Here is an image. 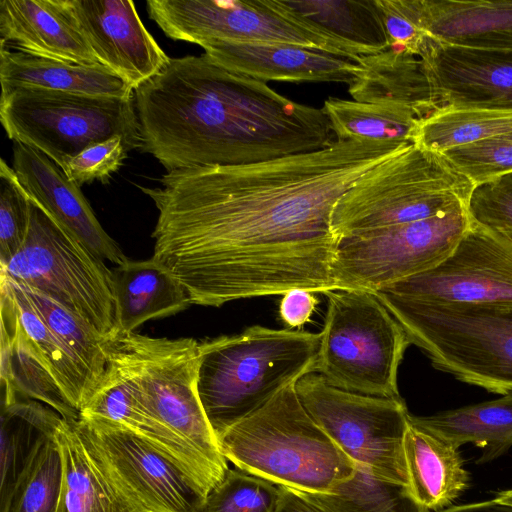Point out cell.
I'll return each instance as SVG.
<instances>
[{
  "label": "cell",
  "instance_id": "cell-17",
  "mask_svg": "<svg viewBox=\"0 0 512 512\" xmlns=\"http://www.w3.org/2000/svg\"><path fill=\"white\" fill-rule=\"evenodd\" d=\"M80 417L102 419L126 428L172 461L206 496L226 474L146 409L117 348L109 350L105 372Z\"/></svg>",
  "mask_w": 512,
  "mask_h": 512
},
{
  "label": "cell",
  "instance_id": "cell-12",
  "mask_svg": "<svg viewBox=\"0 0 512 512\" xmlns=\"http://www.w3.org/2000/svg\"><path fill=\"white\" fill-rule=\"evenodd\" d=\"M471 224L467 206L431 218L339 239L335 290L377 293L443 261Z\"/></svg>",
  "mask_w": 512,
  "mask_h": 512
},
{
  "label": "cell",
  "instance_id": "cell-46",
  "mask_svg": "<svg viewBox=\"0 0 512 512\" xmlns=\"http://www.w3.org/2000/svg\"><path fill=\"white\" fill-rule=\"evenodd\" d=\"M281 487V499L276 512H318L292 489Z\"/></svg>",
  "mask_w": 512,
  "mask_h": 512
},
{
  "label": "cell",
  "instance_id": "cell-14",
  "mask_svg": "<svg viewBox=\"0 0 512 512\" xmlns=\"http://www.w3.org/2000/svg\"><path fill=\"white\" fill-rule=\"evenodd\" d=\"M105 475L145 512H200L206 495L172 461L126 428L97 418L75 421Z\"/></svg>",
  "mask_w": 512,
  "mask_h": 512
},
{
  "label": "cell",
  "instance_id": "cell-39",
  "mask_svg": "<svg viewBox=\"0 0 512 512\" xmlns=\"http://www.w3.org/2000/svg\"><path fill=\"white\" fill-rule=\"evenodd\" d=\"M441 154L475 186L512 173V132L453 147Z\"/></svg>",
  "mask_w": 512,
  "mask_h": 512
},
{
  "label": "cell",
  "instance_id": "cell-27",
  "mask_svg": "<svg viewBox=\"0 0 512 512\" xmlns=\"http://www.w3.org/2000/svg\"><path fill=\"white\" fill-rule=\"evenodd\" d=\"M288 17L330 37L357 56H368L389 46L375 0H271Z\"/></svg>",
  "mask_w": 512,
  "mask_h": 512
},
{
  "label": "cell",
  "instance_id": "cell-3",
  "mask_svg": "<svg viewBox=\"0 0 512 512\" xmlns=\"http://www.w3.org/2000/svg\"><path fill=\"white\" fill-rule=\"evenodd\" d=\"M321 332L260 325L199 342L197 391L218 440L285 388L316 372Z\"/></svg>",
  "mask_w": 512,
  "mask_h": 512
},
{
  "label": "cell",
  "instance_id": "cell-4",
  "mask_svg": "<svg viewBox=\"0 0 512 512\" xmlns=\"http://www.w3.org/2000/svg\"><path fill=\"white\" fill-rule=\"evenodd\" d=\"M234 466L276 485L329 493L356 463L313 420L291 385L218 438Z\"/></svg>",
  "mask_w": 512,
  "mask_h": 512
},
{
  "label": "cell",
  "instance_id": "cell-43",
  "mask_svg": "<svg viewBox=\"0 0 512 512\" xmlns=\"http://www.w3.org/2000/svg\"><path fill=\"white\" fill-rule=\"evenodd\" d=\"M386 30L388 48L420 54L426 35L419 27L418 0H375Z\"/></svg>",
  "mask_w": 512,
  "mask_h": 512
},
{
  "label": "cell",
  "instance_id": "cell-30",
  "mask_svg": "<svg viewBox=\"0 0 512 512\" xmlns=\"http://www.w3.org/2000/svg\"><path fill=\"white\" fill-rule=\"evenodd\" d=\"M410 421L452 446L472 443L482 449L478 463L490 462L512 446V394Z\"/></svg>",
  "mask_w": 512,
  "mask_h": 512
},
{
  "label": "cell",
  "instance_id": "cell-19",
  "mask_svg": "<svg viewBox=\"0 0 512 512\" xmlns=\"http://www.w3.org/2000/svg\"><path fill=\"white\" fill-rule=\"evenodd\" d=\"M12 168L29 197L94 255L115 266L128 260L99 223L80 186L45 154L14 142Z\"/></svg>",
  "mask_w": 512,
  "mask_h": 512
},
{
  "label": "cell",
  "instance_id": "cell-18",
  "mask_svg": "<svg viewBox=\"0 0 512 512\" xmlns=\"http://www.w3.org/2000/svg\"><path fill=\"white\" fill-rule=\"evenodd\" d=\"M419 56L439 110H512V51L425 37Z\"/></svg>",
  "mask_w": 512,
  "mask_h": 512
},
{
  "label": "cell",
  "instance_id": "cell-29",
  "mask_svg": "<svg viewBox=\"0 0 512 512\" xmlns=\"http://www.w3.org/2000/svg\"><path fill=\"white\" fill-rule=\"evenodd\" d=\"M75 421L63 419L55 435L63 462L57 512H145L101 470L87 450Z\"/></svg>",
  "mask_w": 512,
  "mask_h": 512
},
{
  "label": "cell",
  "instance_id": "cell-31",
  "mask_svg": "<svg viewBox=\"0 0 512 512\" xmlns=\"http://www.w3.org/2000/svg\"><path fill=\"white\" fill-rule=\"evenodd\" d=\"M0 293L8 299L27 338L49 368L70 403L80 412L97 382L89 370L48 328L18 285L0 274Z\"/></svg>",
  "mask_w": 512,
  "mask_h": 512
},
{
  "label": "cell",
  "instance_id": "cell-5",
  "mask_svg": "<svg viewBox=\"0 0 512 512\" xmlns=\"http://www.w3.org/2000/svg\"><path fill=\"white\" fill-rule=\"evenodd\" d=\"M375 294L435 369L491 393L512 394V305Z\"/></svg>",
  "mask_w": 512,
  "mask_h": 512
},
{
  "label": "cell",
  "instance_id": "cell-26",
  "mask_svg": "<svg viewBox=\"0 0 512 512\" xmlns=\"http://www.w3.org/2000/svg\"><path fill=\"white\" fill-rule=\"evenodd\" d=\"M403 452L412 496L425 508L440 511L469 486V473L458 448L410 421Z\"/></svg>",
  "mask_w": 512,
  "mask_h": 512
},
{
  "label": "cell",
  "instance_id": "cell-35",
  "mask_svg": "<svg viewBox=\"0 0 512 512\" xmlns=\"http://www.w3.org/2000/svg\"><path fill=\"white\" fill-rule=\"evenodd\" d=\"M512 132V110L445 109L422 120L413 144L441 153Z\"/></svg>",
  "mask_w": 512,
  "mask_h": 512
},
{
  "label": "cell",
  "instance_id": "cell-1",
  "mask_svg": "<svg viewBox=\"0 0 512 512\" xmlns=\"http://www.w3.org/2000/svg\"><path fill=\"white\" fill-rule=\"evenodd\" d=\"M411 143L338 140L317 151L164 174L139 187L154 203L152 258L191 304L220 307L292 289L334 291L338 199Z\"/></svg>",
  "mask_w": 512,
  "mask_h": 512
},
{
  "label": "cell",
  "instance_id": "cell-32",
  "mask_svg": "<svg viewBox=\"0 0 512 512\" xmlns=\"http://www.w3.org/2000/svg\"><path fill=\"white\" fill-rule=\"evenodd\" d=\"M49 406L24 397L1 405L0 498L12 488L39 443L55 436L62 420Z\"/></svg>",
  "mask_w": 512,
  "mask_h": 512
},
{
  "label": "cell",
  "instance_id": "cell-22",
  "mask_svg": "<svg viewBox=\"0 0 512 512\" xmlns=\"http://www.w3.org/2000/svg\"><path fill=\"white\" fill-rule=\"evenodd\" d=\"M419 27L440 42L512 51V0H418Z\"/></svg>",
  "mask_w": 512,
  "mask_h": 512
},
{
  "label": "cell",
  "instance_id": "cell-34",
  "mask_svg": "<svg viewBox=\"0 0 512 512\" xmlns=\"http://www.w3.org/2000/svg\"><path fill=\"white\" fill-rule=\"evenodd\" d=\"M338 140H396L413 144L424 120L409 108L329 97L321 108Z\"/></svg>",
  "mask_w": 512,
  "mask_h": 512
},
{
  "label": "cell",
  "instance_id": "cell-11",
  "mask_svg": "<svg viewBox=\"0 0 512 512\" xmlns=\"http://www.w3.org/2000/svg\"><path fill=\"white\" fill-rule=\"evenodd\" d=\"M295 390L313 420L355 463L408 486L403 440L410 413L400 396L346 391L316 372L298 380Z\"/></svg>",
  "mask_w": 512,
  "mask_h": 512
},
{
  "label": "cell",
  "instance_id": "cell-20",
  "mask_svg": "<svg viewBox=\"0 0 512 512\" xmlns=\"http://www.w3.org/2000/svg\"><path fill=\"white\" fill-rule=\"evenodd\" d=\"M221 66L261 81L340 82L350 85L358 62L289 43L211 41L201 45Z\"/></svg>",
  "mask_w": 512,
  "mask_h": 512
},
{
  "label": "cell",
  "instance_id": "cell-47",
  "mask_svg": "<svg viewBox=\"0 0 512 512\" xmlns=\"http://www.w3.org/2000/svg\"><path fill=\"white\" fill-rule=\"evenodd\" d=\"M496 498L502 502L512 504V489L498 492Z\"/></svg>",
  "mask_w": 512,
  "mask_h": 512
},
{
  "label": "cell",
  "instance_id": "cell-41",
  "mask_svg": "<svg viewBox=\"0 0 512 512\" xmlns=\"http://www.w3.org/2000/svg\"><path fill=\"white\" fill-rule=\"evenodd\" d=\"M467 210L472 221L512 243V173L475 185Z\"/></svg>",
  "mask_w": 512,
  "mask_h": 512
},
{
  "label": "cell",
  "instance_id": "cell-8",
  "mask_svg": "<svg viewBox=\"0 0 512 512\" xmlns=\"http://www.w3.org/2000/svg\"><path fill=\"white\" fill-rule=\"evenodd\" d=\"M27 238L0 274L83 318L102 337L120 336L113 273L31 198Z\"/></svg>",
  "mask_w": 512,
  "mask_h": 512
},
{
  "label": "cell",
  "instance_id": "cell-6",
  "mask_svg": "<svg viewBox=\"0 0 512 512\" xmlns=\"http://www.w3.org/2000/svg\"><path fill=\"white\" fill-rule=\"evenodd\" d=\"M474 184L441 154L414 144L364 173L336 202L338 239L467 206Z\"/></svg>",
  "mask_w": 512,
  "mask_h": 512
},
{
  "label": "cell",
  "instance_id": "cell-10",
  "mask_svg": "<svg viewBox=\"0 0 512 512\" xmlns=\"http://www.w3.org/2000/svg\"><path fill=\"white\" fill-rule=\"evenodd\" d=\"M114 341L146 409L226 473L228 461L220 451L197 391L199 342L135 332L122 334Z\"/></svg>",
  "mask_w": 512,
  "mask_h": 512
},
{
  "label": "cell",
  "instance_id": "cell-38",
  "mask_svg": "<svg viewBox=\"0 0 512 512\" xmlns=\"http://www.w3.org/2000/svg\"><path fill=\"white\" fill-rule=\"evenodd\" d=\"M281 487L238 468L228 469L200 512H276Z\"/></svg>",
  "mask_w": 512,
  "mask_h": 512
},
{
  "label": "cell",
  "instance_id": "cell-15",
  "mask_svg": "<svg viewBox=\"0 0 512 512\" xmlns=\"http://www.w3.org/2000/svg\"><path fill=\"white\" fill-rule=\"evenodd\" d=\"M380 291L425 302L512 305V243L471 220L443 261Z\"/></svg>",
  "mask_w": 512,
  "mask_h": 512
},
{
  "label": "cell",
  "instance_id": "cell-42",
  "mask_svg": "<svg viewBox=\"0 0 512 512\" xmlns=\"http://www.w3.org/2000/svg\"><path fill=\"white\" fill-rule=\"evenodd\" d=\"M130 150L124 138L116 135L84 149L68 162L63 171L79 186L95 180L107 183Z\"/></svg>",
  "mask_w": 512,
  "mask_h": 512
},
{
  "label": "cell",
  "instance_id": "cell-23",
  "mask_svg": "<svg viewBox=\"0 0 512 512\" xmlns=\"http://www.w3.org/2000/svg\"><path fill=\"white\" fill-rule=\"evenodd\" d=\"M1 95L17 89H42L129 99L133 89L102 64L80 65L30 55L0 46Z\"/></svg>",
  "mask_w": 512,
  "mask_h": 512
},
{
  "label": "cell",
  "instance_id": "cell-25",
  "mask_svg": "<svg viewBox=\"0 0 512 512\" xmlns=\"http://www.w3.org/2000/svg\"><path fill=\"white\" fill-rule=\"evenodd\" d=\"M358 64L348 89L353 100L406 107L422 119L439 111L420 56L387 48L360 56Z\"/></svg>",
  "mask_w": 512,
  "mask_h": 512
},
{
  "label": "cell",
  "instance_id": "cell-9",
  "mask_svg": "<svg viewBox=\"0 0 512 512\" xmlns=\"http://www.w3.org/2000/svg\"><path fill=\"white\" fill-rule=\"evenodd\" d=\"M7 136L45 154L64 170L87 147L119 135L140 148L134 97L92 96L42 89H17L0 97Z\"/></svg>",
  "mask_w": 512,
  "mask_h": 512
},
{
  "label": "cell",
  "instance_id": "cell-2",
  "mask_svg": "<svg viewBox=\"0 0 512 512\" xmlns=\"http://www.w3.org/2000/svg\"><path fill=\"white\" fill-rule=\"evenodd\" d=\"M140 149L166 170L241 165L320 150L334 133L322 109L205 53L171 58L134 90Z\"/></svg>",
  "mask_w": 512,
  "mask_h": 512
},
{
  "label": "cell",
  "instance_id": "cell-36",
  "mask_svg": "<svg viewBox=\"0 0 512 512\" xmlns=\"http://www.w3.org/2000/svg\"><path fill=\"white\" fill-rule=\"evenodd\" d=\"M62 479L61 451L55 436L47 437L39 443L10 491L0 498V512H57Z\"/></svg>",
  "mask_w": 512,
  "mask_h": 512
},
{
  "label": "cell",
  "instance_id": "cell-28",
  "mask_svg": "<svg viewBox=\"0 0 512 512\" xmlns=\"http://www.w3.org/2000/svg\"><path fill=\"white\" fill-rule=\"evenodd\" d=\"M120 335L148 320L174 315L191 302L184 287L153 258L127 260L112 270Z\"/></svg>",
  "mask_w": 512,
  "mask_h": 512
},
{
  "label": "cell",
  "instance_id": "cell-44",
  "mask_svg": "<svg viewBox=\"0 0 512 512\" xmlns=\"http://www.w3.org/2000/svg\"><path fill=\"white\" fill-rule=\"evenodd\" d=\"M318 303L315 293L305 289H292L283 294L279 314L288 329L301 327L308 321Z\"/></svg>",
  "mask_w": 512,
  "mask_h": 512
},
{
  "label": "cell",
  "instance_id": "cell-16",
  "mask_svg": "<svg viewBox=\"0 0 512 512\" xmlns=\"http://www.w3.org/2000/svg\"><path fill=\"white\" fill-rule=\"evenodd\" d=\"M98 62L133 90L171 59L142 23L131 0H59Z\"/></svg>",
  "mask_w": 512,
  "mask_h": 512
},
{
  "label": "cell",
  "instance_id": "cell-21",
  "mask_svg": "<svg viewBox=\"0 0 512 512\" xmlns=\"http://www.w3.org/2000/svg\"><path fill=\"white\" fill-rule=\"evenodd\" d=\"M0 46L80 65L100 64L59 0H1Z\"/></svg>",
  "mask_w": 512,
  "mask_h": 512
},
{
  "label": "cell",
  "instance_id": "cell-37",
  "mask_svg": "<svg viewBox=\"0 0 512 512\" xmlns=\"http://www.w3.org/2000/svg\"><path fill=\"white\" fill-rule=\"evenodd\" d=\"M16 284L39 317L89 370L98 385L107 366L110 341L102 337L83 318L49 297Z\"/></svg>",
  "mask_w": 512,
  "mask_h": 512
},
{
  "label": "cell",
  "instance_id": "cell-33",
  "mask_svg": "<svg viewBox=\"0 0 512 512\" xmlns=\"http://www.w3.org/2000/svg\"><path fill=\"white\" fill-rule=\"evenodd\" d=\"M293 491L318 512H430L407 485L382 479L357 463L353 475L329 493Z\"/></svg>",
  "mask_w": 512,
  "mask_h": 512
},
{
  "label": "cell",
  "instance_id": "cell-7",
  "mask_svg": "<svg viewBox=\"0 0 512 512\" xmlns=\"http://www.w3.org/2000/svg\"><path fill=\"white\" fill-rule=\"evenodd\" d=\"M328 299L316 373L346 391L399 397L398 369L411 344L375 293L334 290Z\"/></svg>",
  "mask_w": 512,
  "mask_h": 512
},
{
  "label": "cell",
  "instance_id": "cell-13",
  "mask_svg": "<svg viewBox=\"0 0 512 512\" xmlns=\"http://www.w3.org/2000/svg\"><path fill=\"white\" fill-rule=\"evenodd\" d=\"M146 9L163 33L177 41L280 42L316 48L358 62L340 42L305 27L271 0H148Z\"/></svg>",
  "mask_w": 512,
  "mask_h": 512
},
{
  "label": "cell",
  "instance_id": "cell-40",
  "mask_svg": "<svg viewBox=\"0 0 512 512\" xmlns=\"http://www.w3.org/2000/svg\"><path fill=\"white\" fill-rule=\"evenodd\" d=\"M31 201L15 171L0 161V266L24 244L30 226Z\"/></svg>",
  "mask_w": 512,
  "mask_h": 512
},
{
  "label": "cell",
  "instance_id": "cell-45",
  "mask_svg": "<svg viewBox=\"0 0 512 512\" xmlns=\"http://www.w3.org/2000/svg\"><path fill=\"white\" fill-rule=\"evenodd\" d=\"M438 512H512V504L494 498L488 501L454 505Z\"/></svg>",
  "mask_w": 512,
  "mask_h": 512
},
{
  "label": "cell",
  "instance_id": "cell-24",
  "mask_svg": "<svg viewBox=\"0 0 512 512\" xmlns=\"http://www.w3.org/2000/svg\"><path fill=\"white\" fill-rule=\"evenodd\" d=\"M1 405L20 397L39 401L65 420H78L80 412L70 403L49 368L24 333L5 295L0 293Z\"/></svg>",
  "mask_w": 512,
  "mask_h": 512
}]
</instances>
